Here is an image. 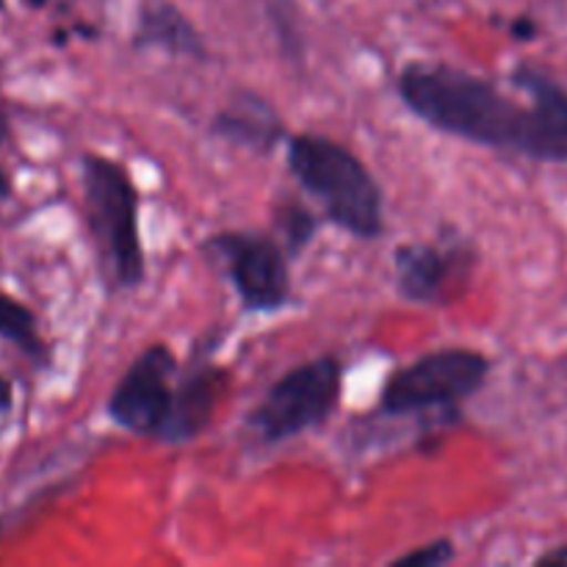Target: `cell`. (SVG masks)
<instances>
[{"label": "cell", "instance_id": "1", "mask_svg": "<svg viewBox=\"0 0 567 567\" xmlns=\"http://www.w3.org/2000/svg\"><path fill=\"white\" fill-rule=\"evenodd\" d=\"M526 105L487 78L443 61H413L396 78L402 103L432 131L480 147L567 164V92L535 66L509 75Z\"/></svg>", "mask_w": 567, "mask_h": 567}, {"label": "cell", "instance_id": "2", "mask_svg": "<svg viewBox=\"0 0 567 567\" xmlns=\"http://www.w3.org/2000/svg\"><path fill=\"white\" fill-rule=\"evenodd\" d=\"M288 172L338 230L374 241L385 230L382 188L369 166L336 138L297 133L286 142Z\"/></svg>", "mask_w": 567, "mask_h": 567}, {"label": "cell", "instance_id": "3", "mask_svg": "<svg viewBox=\"0 0 567 567\" xmlns=\"http://www.w3.org/2000/svg\"><path fill=\"white\" fill-rule=\"evenodd\" d=\"M81 183L86 225L105 286L114 291L142 286L147 260L138 227L136 183L125 166L97 153L81 155Z\"/></svg>", "mask_w": 567, "mask_h": 567}, {"label": "cell", "instance_id": "4", "mask_svg": "<svg viewBox=\"0 0 567 567\" xmlns=\"http://www.w3.org/2000/svg\"><path fill=\"white\" fill-rule=\"evenodd\" d=\"M341 396L343 365L336 354H324L282 374L249 413L247 426L266 446L286 443L330 421Z\"/></svg>", "mask_w": 567, "mask_h": 567}, {"label": "cell", "instance_id": "5", "mask_svg": "<svg viewBox=\"0 0 567 567\" xmlns=\"http://www.w3.org/2000/svg\"><path fill=\"white\" fill-rule=\"evenodd\" d=\"M491 377V360L476 349L449 347L421 354L399 369L380 393L385 415H415L443 410L457 413L460 404L482 391Z\"/></svg>", "mask_w": 567, "mask_h": 567}, {"label": "cell", "instance_id": "6", "mask_svg": "<svg viewBox=\"0 0 567 567\" xmlns=\"http://www.w3.org/2000/svg\"><path fill=\"white\" fill-rule=\"evenodd\" d=\"M221 266L244 313H280L291 302V255L280 238L252 230L214 233L203 244Z\"/></svg>", "mask_w": 567, "mask_h": 567}, {"label": "cell", "instance_id": "7", "mask_svg": "<svg viewBox=\"0 0 567 567\" xmlns=\"http://www.w3.org/2000/svg\"><path fill=\"white\" fill-rule=\"evenodd\" d=\"M177 360L169 347L153 343L125 369L105 402V413L120 430L161 441L172 415Z\"/></svg>", "mask_w": 567, "mask_h": 567}, {"label": "cell", "instance_id": "8", "mask_svg": "<svg viewBox=\"0 0 567 567\" xmlns=\"http://www.w3.org/2000/svg\"><path fill=\"white\" fill-rule=\"evenodd\" d=\"M476 252L465 241H410L393 252L396 288L408 302L449 305L463 293Z\"/></svg>", "mask_w": 567, "mask_h": 567}, {"label": "cell", "instance_id": "9", "mask_svg": "<svg viewBox=\"0 0 567 567\" xmlns=\"http://www.w3.org/2000/svg\"><path fill=\"white\" fill-rule=\"evenodd\" d=\"M208 347L205 352L197 349L192 354V365L186 369V374L177 380L175 388V404H172V415L166 421V430L161 435V443H188L194 437H199V432L210 424L216 413V404H219L221 391L227 385V374L225 369L214 363L208 358L210 354Z\"/></svg>", "mask_w": 567, "mask_h": 567}, {"label": "cell", "instance_id": "10", "mask_svg": "<svg viewBox=\"0 0 567 567\" xmlns=\"http://www.w3.org/2000/svg\"><path fill=\"white\" fill-rule=\"evenodd\" d=\"M131 44L136 50H158V53L175 55V59H208L203 33L169 0H142Z\"/></svg>", "mask_w": 567, "mask_h": 567}, {"label": "cell", "instance_id": "11", "mask_svg": "<svg viewBox=\"0 0 567 567\" xmlns=\"http://www.w3.org/2000/svg\"><path fill=\"white\" fill-rule=\"evenodd\" d=\"M210 133L233 147L252 150V153H271L277 144L286 142V125L280 114L271 109L269 100L255 92H238L214 116Z\"/></svg>", "mask_w": 567, "mask_h": 567}, {"label": "cell", "instance_id": "12", "mask_svg": "<svg viewBox=\"0 0 567 567\" xmlns=\"http://www.w3.org/2000/svg\"><path fill=\"white\" fill-rule=\"evenodd\" d=\"M0 341L20 349L31 363H50V352L44 347L42 336H39L37 316H33V310L28 305L9 297V293H0Z\"/></svg>", "mask_w": 567, "mask_h": 567}, {"label": "cell", "instance_id": "13", "mask_svg": "<svg viewBox=\"0 0 567 567\" xmlns=\"http://www.w3.org/2000/svg\"><path fill=\"white\" fill-rule=\"evenodd\" d=\"M275 221L277 230H280V244L291 258H297L313 241L316 230H319V219L299 203H286V208L277 210Z\"/></svg>", "mask_w": 567, "mask_h": 567}, {"label": "cell", "instance_id": "14", "mask_svg": "<svg viewBox=\"0 0 567 567\" xmlns=\"http://www.w3.org/2000/svg\"><path fill=\"white\" fill-rule=\"evenodd\" d=\"M457 559V551H454L452 540H435L424 548H415V551L404 554V557L396 559V565H415V567H443Z\"/></svg>", "mask_w": 567, "mask_h": 567}, {"label": "cell", "instance_id": "15", "mask_svg": "<svg viewBox=\"0 0 567 567\" xmlns=\"http://www.w3.org/2000/svg\"><path fill=\"white\" fill-rule=\"evenodd\" d=\"M11 415H14V385H11L9 377L0 374V437L9 430Z\"/></svg>", "mask_w": 567, "mask_h": 567}, {"label": "cell", "instance_id": "16", "mask_svg": "<svg viewBox=\"0 0 567 567\" xmlns=\"http://www.w3.org/2000/svg\"><path fill=\"white\" fill-rule=\"evenodd\" d=\"M537 567H567V546H559L537 557Z\"/></svg>", "mask_w": 567, "mask_h": 567}, {"label": "cell", "instance_id": "17", "mask_svg": "<svg viewBox=\"0 0 567 567\" xmlns=\"http://www.w3.org/2000/svg\"><path fill=\"white\" fill-rule=\"evenodd\" d=\"M513 33H515V39H535L537 25L524 17V20H515L513 22Z\"/></svg>", "mask_w": 567, "mask_h": 567}, {"label": "cell", "instance_id": "18", "mask_svg": "<svg viewBox=\"0 0 567 567\" xmlns=\"http://www.w3.org/2000/svg\"><path fill=\"white\" fill-rule=\"evenodd\" d=\"M9 133H11V125H9V114H6L3 103H0V147H3V144L9 142Z\"/></svg>", "mask_w": 567, "mask_h": 567}, {"label": "cell", "instance_id": "19", "mask_svg": "<svg viewBox=\"0 0 567 567\" xmlns=\"http://www.w3.org/2000/svg\"><path fill=\"white\" fill-rule=\"evenodd\" d=\"M11 197V181L3 169H0V199Z\"/></svg>", "mask_w": 567, "mask_h": 567}, {"label": "cell", "instance_id": "20", "mask_svg": "<svg viewBox=\"0 0 567 567\" xmlns=\"http://www.w3.org/2000/svg\"><path fill=\"white\" fill-rule=\"evenodd\" d=\"M6 9V0H0V11H3Z\"/></svg>", "mask_w": 567, "mask_h": 567}]
</instances>
